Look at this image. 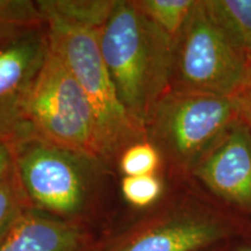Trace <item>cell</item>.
Returning <instances> with one entry per match:
<instances>
[{"instance_id":"20","label":"cell","mask_w":251,"mask_h":251,"mask_svg":"<svg viewBox=\"0 0 251 251\" xmlns=\"http://www.w3.org/2000/svg\"><path fill=\"white\" fill-rule=\"evenodd\" d=\"M236 251H251V246H247V247L240 248V249H237Z\"/></svg>"},{"instance_id":"18","label":"cell","mask_w":251,"mask_h":251,"mask_svg":"<svg viewBox=\"0 0 251 251\" xmlns=\"http://www.w3.org/2000/svg\"><path fill=\"white\" fill-rule=\"evenodd\" d=\"M230 99L233 100L238 120L243 122L251 133V51L247 55V67L243 79Z\"/></svg>"},{"instance_id":"19","label":"cell","mask_w":251,"mask_h":251,"mask_svg":"<svg viewBox=\"0 0 251 251\" xmlns=\"http://www.w3.org/2000/svg\"><path fill=\"white\" fill-rule=\"evenodd\" d=\"M15 175L14 150L12 143L0 141V185Z\"/></svg>"},{"instance_id":"10","label":"cell","mask_w":251,"mask_h":251,"mask_svg":"<svg viewBox=\"0 0 251 251\" xmlns=\"http://www.w3.org/2000/svg\"><path fill=\"white\" fill-rule=\"evenodd\" d=\"M0 251H97L80 222L29 209L14 225Z\"/></svg>"},{"instance_id":"4","label":"cell","mask_w":251,"mask_h":251,"mask_svg":"<svg viewBox=\"0 0 251 251\" xmlns=\"http://www.w3.org/2000/svg\"><path fill=\"white\" fill-rule=\"evenodd\" d=\"M227 97L169 90L153 107L146 139L178 175H192L202 157L237 120Z\"/></svg>"},{"instance_id":"3","label":"cell","mask_w":251,"mask_h":251,"mask_svg":"<svg viewBox=\"0 0 251 251\" xmlns=\"http://www.w3.org/2000/svg\"><path fill=\"white\" fill-rule=\"evenodd\" d=\"M49 47L76 78L96 115L100 158H119L131 144L147 140L122 107L103 62L98 30L47 21Z\"/></svg>"},{"instance_id":"9","label":"cell","mask_w":251,"mask_h":251,"mask_svg":"<svg viewBox=\"0 0 251 251\" xmlns=\"http://www.w3.org/2000/svg\"><path fill=\"white\" fill-rule=\"evenodd\" d=\"M193 177L230 205L251 208V133L237 120L194 169Z\"/></svg>"},{"instance_id":"15","label":"cell","mask_w":251,"mask_h":251,"mask_svg":"<svg viewBox=\"0 0 251 251\" xmlns=\"http://www.w3.org/2000/svg\"><path fill=\"white\" fill-rule=\"evenodd\" d=\"M29 209L31 206L15 174L0 185V243Z\"/></svg>"},{"instance_id":"14","label":"cell","mask_w":251,"mask_h":251,"mask_svg":"<svg viewBox=\"0 0 251 251\" xmlns=\"http://www.w3.org/2000/svg\"><path fill=\"white\" fill-rule=\"evenodd\" d=\"M45 24L33 0H0V40Z\"/></svg>"},{"instance_id":"12","label":"cell","mask_w":251,"mask_h":251,"mask_svg":"<svg viewBox=\"0 0 251 251\" xmlns=\"http://www.w3.org/2000/svg\"><path fill=\"white\" fill-rule=\"evenodd\" d=\"M214 21L246 52L251 51V0H203Z\"/></svg>"},{"instance_id":"11","label":"cell","mask_w":251,"mask_h":251,"mask_svg":"<svg viewBox=\"0 0 251 251\" xmlns=\"http://www.w3.org/2000/svg\"><path fill=\"white\" fill-rule=\"evenodd\" d=\"M117 0H36L43 23L57 21L72 27L100 30Z\"/></svg>"},{"instance_id":"5","label":"cell","mask_w":251,"mask_h":251,"mask_svg":"<svg viewBox=\"0 0 251 251\" xmlns=\"http://www.w3.org/2000/svg\"><path fill=\"white\" fill-rule=\"evenodd\" d=\"M248 52L230 40L197 0L175 39L170 90L230 98L240 86Z\"/></svg>"},{"instance_id":"1","label":"cell","mask_w":251,"mask_h":251,"mask_svg":"<svg viewBox=\"0 0 251 251\" xmlns=\"http://www.w3.org/2000/svg\"><path fill=\"white\" fill-rule=\"evenodd\" d=\"M98 40L122 107L146 131L153 107L170 90L175 40L131 0H117Z\"/></svg>"},{"instance_id":"13","label":"cell","mask_w":251,"mask_h":251,"mask_svg":"<svg viewBox=\"0 0 251 251\" xmlns=\"http://www.w3.org/2000/svg\"><path fill=\"white\" fill-rule=\"evenodd\" d=\"M135 7L156 26L176 39L190 17L197 0H131Z\"/></svg>"},{"instance_id":"16","label":"cell","mask_w":251,"mask_h":251,"mask_svg":"<svg viewBox=\"0 0 251 251\" xmlns=\"http://www.w3.org/2000/svg\"><path fill=\"white\" fill-rule=\"evenodd\" d=\"M119 169L126 176L157 175L163 158L149 141L143 140L127 147L119 156Z\"/></svg>"},{"instance_id":"17","label":"cell","mask_w":251,"mask_h":251,"mask_svg":"<svg viewBox=\"0 0 251 251\" xmlns=\"http://www.w3.org/2000/svg\"><path fill=\"white\" fill-rule=\"evenodd\" d=\"M164 185L157 175L126 176L121 180V193L135 208H149L162 197Z\"/></svg>"},{"instance_id":"7","label":"cell","mask_w":251,"mask_h":251,"mask_svg":"<svg viewBox=\"0 0 251 251\" xmlns=\"http://www.w3.org/2000/svg\"><path fill=\"white\" fill-rule=\"evenodd\" d=\"M228 234L221 214L196 200H181L137 220L97 251H202Z\"/></svg>"},{"instance_id":"2","label":"cell","mask_w":251,"mask_h":251,"mask_svg":"<svg viewBox=\"0 0 251 251\" xmlns=\"http://www.w3.org/2000/svg\"><path fill=\"white\" fill-rule=\"evenodd\" d=\"M12 146L15 174L31 208L80 222L92 201L103 163L36 136Z\"/></svg>"},{"instance_id":"8","label":"cell","mask_w":251,"mask_h":251,"mask_svg":"<svg viewBox=\"0 0 251 251\" xmlns=\"http://www.w3.org/2000/svg\"><path fill=\"white\" fill-rule=\"evenodd\" d=\"M48 51L46 24L0 40V141L28 137V102Z\"/></svg>"},{"instance_id":"6","label":"cell","mask_w":251,"mask_h":251,"mask_svg":"<svg viewBox=\"0 0 251 251\" xmlns=\"http://www.w3.org/2000/svg\"><path fill=\"white\" fill-rule=\"evenodd\" d=\"M27 127L28 136L101 161L92 106L76 78L50 47L28 102Z\"/></svg>"}]
</instances>
